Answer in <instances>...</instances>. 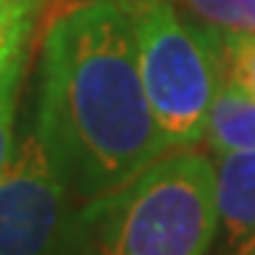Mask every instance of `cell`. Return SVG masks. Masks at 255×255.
Here are the masks:
<instances>
[{
  "label": "cell",
  "instance_id": "cell-11",
  "mask_svg": "<svg viewBox=\"0 0 255 255\" xmlns=\"http://www.w3.org/2000/svg\"><path fill=\"white\" fill-rule=\"evenodd\" d=\"M114 3H119L125 11H130V9H136V6H142V3H147V0H114Z\"/></svg>",
  "mask_w": 255,
  "mask_h": 255
},
{
  "label": "cell",
  "instance_id": "cell-1",
  "mask_svg": "<svg viewBox=\"0 0 255 255\" xmlns=\"http://www.w3.org/2000/svg\"><path fill=\"white\" fill-rule=\"evenodd\" d=\"M34 128L68 196L82 204L170 153L147 102L136 34L119 3H74L51 17Z\"/></svg>",
  "mask_w": 255,
  "mask_h": 255
},
{
  "label": "cell",
  "instance_id": "cell-7",
  "mask_svg": "<svg viewBox=\"0 0 255 255\" xmlns=\"http://www.w3.org/2000/svg\"><path fill=\"white\" fill-rule=\"evenodd\" d=\"M199 26L219 34H255V0H173Z\"/></svg>",
  "mask_w": 255,
  "mask_h": 255
},
{
  "label": "cell",
  "instance_id": "cell-10",
  "mask_svg": "<svg viewBox=\"0 0 255 255\" xmlns=\"http://www.w3.org/2000/svg\"><path fill=\"white\" fill-rule=\"evenodd\" d=\"M219 51L227 80L255 97V34H219Z\"/></svg>",
  "mask_w": 255,
  "mask_h": 255
},
{
  "label": "cell",
  "instance_id": "cell-3",
  "mask_svg": "<svg viewBox=\"0 0 255 255\" xmlns=\"http://www.w3.org/2000/svg\"><path fill=\"white\" fill-rule=\"evenodd\" d=\"M125 14L136 34L147 102L167 145H196L224 82L219 31L182 17L173 0H147Z\"/></svg>",
  "mask_w": 255,
  "mask_h": 255
},
{
  "label": "cell",
  "instance_id": "cell-9",
  "mask_svg": "<svg viewBox=\"0 0 255 255\" xmlns=\"http://www.w3.org/2000/svg\"><path fill=\"white\" fill-rule=\"evenodd\" d=\"M28 51L20 54L9 68L0 74V176L6 170V164L14 150V119H17V100H20V85L26 74Z\"/></svg>",
  "mask_w": 255,
  "mask_h": 255
},
{
  "label": "cell",
  "instance_id": "cell-8",
  "mask_svg": "<svg viewBox=\"0 0 255 255\" xmlns=\"http://www.w3.org/2000/svg\"><path fill=\"white\" fill-rule=\"evenodd\" d=\"M48 0H0V51L31 46V34Z\"/></svg>",
  "mask_w": 255,
  "mask_h": 255
},
{
  "label": "cell",
  "instance_id": "cell-4",
  "mask_svg": "<svg viewBox=\"0 0 255 255\" xmlns=\"http://www.w3.org/2000/svg\"><path fill=\"white\" fill-rule=\"evenodd\" d=\"M71 201L37 128L28 125L0 176V255H60Z\"/></svg>",
  "mask_w": 255,
  "mask_h": 255
},
{
  "label": "cell",
  "instance_id": "cell-6",
  "mask_svg": "<svg viewBox=\"0 0 255 255\" xmlns=\"http://www.w3.org/2000/svg\"><path fill=\"white\" fill-rule=\"evenodd\" d=\"M204 142L213 153L255 150V97L241 91L236 82H221L210 108Z\"/></svg>",
  "mask_w": 255,
  "mask_h": 255
},
{
  "label": "cell",
  "instance_id": "cell-2",
  "mask_svg": "<svg viewBox=\"0 0 255 255\" xmlns=\"http://www.w3.org/2000/svg\"><path fill=\"white\" fill-rule=\"evenodd\" d=\"M216 227V164L173 150L74 210L60 255H207Z\"/></svg>",
  "mask_w": 255,
  "mask_h": 255
},
{
  "label": "cell",
  "instance_id": "cell-5",
  "mask_svg": "<svg viewBox=\"0 0 255 255\" xmlns=\"http://www.w3.org/2000/svg\"><path fill=\"white\" fill-rule=\"evenodd\" d=\"M216 207V255H255V150L219 153Z\"/></svg>",
  "mask_w": 255,
  "mask_h": 255
}]
</instances>
